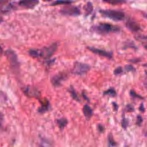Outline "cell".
I'll return each mask as SVG.
<instances>
[{
  "label": "cell",
  "instance_id": "1",
  "mask_svg": "<svg viewBox=\"0 0 147 147\" xmlns=\"http://www.w3.org/2000/svg\"><path fill=\"white\" fill-rule=\"evenodd\" d=\"M58 44L54 43L48 47H44L43 49H30L28 53L33 58H43L45 60L50 59L53 54L57 50Z\"/></svg>",
  "mask_w": 147,
  "mask_h": 147
},
{
  "label": "cell",
  "instance_id": "2",
  "mask_svg": "<svg viewBox=\"0 0 147 147\" xmlns=\"http://www.w3.org/2000/svg\"><path fill=\"white\" fill-rule=\"evenodd\" d=\"M92 31L100 35L108 34L110 33H116L120 30L118 26L112 25L108 23H100L97 25H94L91 28Z\"/></svg>",
  "mask_w": 147,
  "mask_h": 147
},
{
  "label": "cell",
  "instance_id": "3",
  "mask_svg": "<svg viewBox=\"0 0 147 147\" xmlns=\"http://www.w3.org/2000/svg\"><path fill=\"white\" fill-rule=\"evenodd\" d=\"M5 55H6L8 61L10 65L11 69L15 73H19V62L16 53L12 50L8 49L5 51Z\"/></svg>",
  "mask_w": 147,
  "mask_h": 147
},
{
  "label": "cell",
  "instance_id": "4",
  "mask_svg": "<svg viewBox=\"0 0 147 147\" xmlns=\"http://www.w3.org/2000/svg\"><path fill=\"white\" fill-rule=\"evenodd\" d=\"M100 13L101 14L102 16L114 21L124 20L125 18V14L121 11L106 9V10H100Z\"/></svg>",
  "mask_w": 147,
  "mask_h": 147
},
{
  "label": "cell",
  "instance_id": "5",
  "mask_svg": "<svg viewBox=\"0 0 147 147\" xmlns=\"http://www.w3.org/2000/svg\"><path fill=\"white\" fill-rule=\"evenodd\" d=\"M90 66L88 64L82 63L80 62H75L73 68L72 73L77 75H82L86 74L90 71Z\"/></svg>",
  "mask_w": 147,
  "mask_h": 147
},
{
  "label": "cell",
  "instance_id": "6",
  "mask_svg": "<svg viewBox=\"0 0 147 147\" xmlns=\"http://www.w3.org/2000/svg\"><path fill=\"white\" fill-rule=\"evenodd\" d=\"M23 92L28 97L35 98H39L40 97V95H41L37 88H36L35 87L30 86V85L25 87L23 89Z\"/></svg>",
  "mask_w": 147,
  "mask_h": 147
},
{
  "label": "cell",
  "instance_id": "7",
  "mask_svg": "<svg viewBox=\"0 0 147 147\" xmlns=\"http://www.w3.org/2000/svg\"><path fill=\"white\" fill-rule=\"evenodd\" d=\"M61 13L63 15H68V16H79L81 14L80 8L77 7H67L63 8L61 10Z\"/></svg>",
  "mask_w": 147,
  "mask_h": 147
},
{
  "label": "cell",
  "instance_id": "8",
  "mask_svg": "<svg viewBox=\"0 0 147 147\" xmlns=\"http://www.w3.org/2000/svg\"><path fill=\"white\" fill-rule=\"evenodd\" d=\"M39 4V0H20L17 5L23 9H33Z\"/></svg>",
  "mask_w": 147,
  "mask_h": 147
},
{
  "label": "cell",
  "instance_id": "9",
  "mask_svg": "<svg viewBox=\"0 0 147 147\" xmlns=\"http://www.w3.org/2000/svg\"><path fill=\"white\" fill-rule=\"evenodd\" d=\"M88 49L90 52L94 53V54H97L98 55L101 56V57H106V58L108 59H111L113 57V53H110V52H108L104 50H101V49H98L93 47H88Z\"/></svg>",
  "mask_w": 147,
  "mask_h": 147
},
{
  "label": "cell",
  "instance_id": "10",
  "mask_svg": "<svg viewBox=\"0 0 147 147\" xmlns=\"http://www.w3.org/2000/svg\"><path fill=\"white\" fill-rule=\"evenodd\" d=\"M66 74H65L64 73H60L59 74H57V75L53 77V78H52L51 80L52 84H53V86L55 87H60L62 85V82L66 80Z\"/></svg>",
  "mask_w": 147,
  "mask_h": 147
},
{
  "label": "cell",
  "instance_id": "11",
  "mask_svg": "<svg viewBox=\"0 0 147 147\" xmlns=\"http://www.w3.org/2000/svg\"><path fill=\"white\" fill-rule=\"evenodd\" d=\"M126 27L133 33H137L141 30L140 25L133 19H128L126 22Z\"/></svg>",
  "mask_w": 147,
  "mask_h": 147
},
{
  "label": "cell",
  "instance_id": "12",
  "mask_svg": "<svg viewBox=\"0 0 147 147\" xmlns=\"http://www.w3.org/2000/svg\"><path fill=\"white\" fill-rule=\"evenodd\" d=\"M82 112H83V114L85 116V117L86 118L87 120H90V118L93 116V110H92L91 108L88 105H85L82 108Z\"/></svg>",
  "mask_w": 147,
  "mask_h": 147
},
{
  "label": "cell",
  "instance_id": "13",
  "mask_svg": "<svg viewBox=\"0 0 147 147\" xmlns=\"http://www.w3.org/2000/svg\"><path fill=\"white\" fill-rule=\"evenodd\" d=\"M42 106L38 108V112L40 113H44L50 109V104L49 101L45 99V101H41Z\"/></svg>",
  "mask_w": 147,
  "mask_h": 147
},
{
  "label": "cell",
  "instance_id": "14",
  "mask_svg": "<svg viewBox=\"0 0 147 147\" xmlns=\"http://www.w3.org/2000/svg\"><path fill=\"white\" fill-rule=\"evenodd\" d=\"M73 2V0H56L51 4V6L57 5H70Z\"/></svg>",
  "mask_w": 147,
  "mask_h": 147
},
{
  "label": "cell",
  "instance_id": "15",
  "mask_svg": "<svg viewBox=\"0 0 147 147\" xmlns=\"http://www.w3.org/2000/svg\"><path fill=\"white\" fill-rule=\"evenodd\" d=\"M56 123H57V126H58V127L60 128V129L63 130L67 126L68 121L66 118H62L57 119V121H56Z\"/></svg>",
  "mask_w": 147,
  "mask_h": 147
},
{
  "label": "cell",
  "instance_id": "16",
  "mask_svg": "<svg viewBox=\"0 0 147 147\" xmlns=\"http://www.w3.org/2000/svg\"><path fill=\"white\" fill-rule=\"evenodd\" d=\"M68 91H69V93H71V97H72L74 99V100H77V101H78V102H80L79 98H78V94H77L76 91H75V89H74L73 87L71 86V88H70L69 89H68Z\"/></svg>",
  "mask_w": 147,
  "mask_h": 147
},
{
  "label": "cell",
  "instance_id": "17",
  "mask_svg": "<svg viewBox=\"0 0 147 147\" xmlns=\"http://www.w3.org/2000/svg\"><path fill=\"white\" fill-rule=\"evenodd\" d=\"M84 9H85V15H86V16H88V15H90V14L93 12V5H92V3H90V2H88V3H87V5L84 7Z\"/></svg>",
  "mask_w": 147,
  "mask_h": 147
},
{
  "label": "cell",
  "instance_id": "18",
  "mask_svg": "<svg viewBox=\"0 0 147 147\" xmlns=\"http://www.w3.org/2000/svg\"><path fill=\"white\" fill-rule=\"evenodd\" d=\"M103 2H107V3L110 4V5H121V4L125 3L126 1V0H103Z\"/></svg>",
  "mask_w": 147,
  "mask_h": 147
},
{
  "label": "cell",
  "instance_id": "19",
  "mask_svg": "<svg viewBox=\"0 0 147 147\" xmlns=\"http://www.w3.org/2000/svg\"><path fill=\"white\" fill-rule=\"evenodd\" d=\"M103 94L108 95V96H112V97H115V96H116V90H115V89H113V88H110V89H108V90L103 92Z\"/></svg>",
  "mask_w": 147,
  "mask_h": 147
},
{
  "label": "cell",
  "instance_id": "20",
  "mask_svg": "<svg viewBox=\"0 0 147 147\" xmlns=\"http://www.w3.org/2000/svg\"><path fill=\"white\" fill-rule=\"evenodd\" d=\"M108 141L109 146H115L117 145V144L116 143V141H115L114 138H113V137L112 136L111 134L109 135L108 138Z\"/></svg>",
  "mask_w": 147,
  "mask_h": 147
},
{
  "label": "cell",
  "instance_id": "21",
  "mask_svg": "<svg viewBox=\"0 0 147 147\" xmlns=\"http://www.w3.org/2000/svg\"><path fill=\"white\" fill-rule=\"evenodd\" d=\"M130 95H131V96L132 98H138V99H144V98L142 97L141 96H140V95L137 94L136 93L134 90H131V91H130Z\"/></svg>",
  "mask_w": 147,
  "mask_h": 147
},
{
  "label": "cell",
  "instance_id": "22",
  "mask_svg": "<svg viewBox=\"0 0 147 147\" xmlns=\"http://www.w3.org/2000/svg\"><path fill=\"white\" fill-rule=\"evenodd\" d=\"M122 73H123V68L121 66H118V68H116V69L114 70V71H113V73H114V75H120V74H121Z\"/></svg>",
  "mask_w": 147,
  "mask_h": 147
},
{
  "label": "cell",
  "instance_id": "23",
  "mask_svg": "<svg viewBox=\"0 0 147 147\" xmlns=\"http://www.w3.org/2000/svg\"><path fill=\"white\" fill-rule=\"evenodd\" d=\"M121 126H122V127L124 129H126L128 126V120L126 118H124L122 120V122H121Z\"/></svg>",
  "mask_w": 147,
  "mask_h": 147
},
{
  "label": "cell",
  "instance_id": "24",
  "mask_svg": "<svg viewBox=\"0 0 147 147\" xmlns=\"http://www.w3.org/2000/svg\"><path fill=\"white\" fill-rule=\"evenodd\" d=\"M124 70H125V71H126V72H134V71H136V69L134 68V67L131 65H126V66H125Z\"/></svg>",
  "mask_w": 147,
  "mask_h": 147
},
{
  "label": "cell",
  "instance_id": "25",
  "mask_svg": "<svg viewBox=\"0 0 147 147\" xmlns=\"http://www.w3.org/2000/svg\"><path fill=\"white\" fill-rule=\"evenodd\" d=\"M143 122V118L142 117H141V116H139L138 115V116H137V119H136V124L138 126H141V124H142Z\"/></svg>",
  "mask_w": 147,
  "mask_h": 147
},
{
  "label": "cell",
  "instance_id": "26",
  "mask_svg": "<svg viewBox=\"0 0 147 147\" xmlns=\"http://www.w3.org/2000/svg\"><path fill=\"white\" fill-rule=\"evenodd\" d=\"M126 110L128 112H132L134 110V108L132 106H131V105H128V106H126Z\"/></svg>",
  "mask_w": 147,
  "mask_h": 147
},
{
  "label": "cell",
  "instance_id": "27",
  "mask_svg": "<svg viewBox=\"0 0 147 147\" xmlns=\"http://www.w3.org/2000/svg\"><path fill=\"white\" fill-rule=\"evenodd\" d=\"M98 131H100V133L104 132V127H103V126H102L101 124H99V125L98 126Z\"/></svg>",
  "mask_w": 147,
  "mask_h": 147
},
{
  "label": "cell",
  "instance_id": "28",
  "mask_svg": "<svg viewBox=\"0 0 147 147\" xmlns=\"http://www.w3.org/2000/svg\"><path fill=\"white\" fill-rule=\"evenodd\" d=\"M139 110L141 112H142V113H144V111H145V108H144V103H141V105H140V107H139Z\"/></svg>",
  "mask_w": 147,
  "mask_h": 147
},
{
  "label": "cell",
  "instance_id": "29",
  "mask_svg": "<svg viewBox=\"0 0 147 147\" xmlns=\"http://www.w3.org/2000/svg\"><path fill=\"white\" fill-rule=\"evenodd\" d=\"M2 54H3V49H2V47H1V45H0V58H1V57H2Z\"/></svg>",
  "mask_w": 147,
  "mask_h": 147
},
{
  "label": "cell",
  "instance_id": "30",
  "mask_svg": "<svg viewBox=\"0 0 147 147\" xmlns=\"http://www.w3.org/2000/svg\"><path fill=\"white\" fill-rule=\"evenodd\" d=\"M145 73H146V80L145 82H144V85H145L146 88H147V71H146Z\"/></svg>",
  "mask_w": 147,
  "mask_h": 147
},
{
  "label": "cell",
  "instance_id": "31",
  "mask_svg": "<svg viewBox=\"0 0 147 147\" xmlns=\"http://www.w3.org/2000/svg\"><path fill=\"white\" fill-rule=\"evenodd\" d=\"M113 106H115V107H114L115 110H117V109H118V105L116 104V103H113Z\"/></svg>",
  "mask_w": 147,
  "mask_h": 147
},
{
  "label": "cell",
  "instance_id": "32",
  "mask_svg": "<svg viewBox=\"0 0 147 147\" xmlns=\"http://www.w3.org/2000/svg\"><path fill=\"white\" fill-rule=\"evenodd\" d=\"M144 17H145L146 19H147V13L144 14Z\"/></svg>",
  "mask_w": 147,
  "mask_h": 147
},
{
  "label": "cell",
  "instance_id": "33",
  "mask_svg": "<svg viewBox=\"0 0 147 147\" xmlns=\"http://www.w3.org/2000/svg\"><path fill=\"white\" fill-rule=\"evenodd\" d=\"M144 47H145V48L146 49V50H147V43H146L145 45H144Z\"/></svg>",
  "mask_w": 147,
  "mask_h": 147
},
{
  "label": "cell",
  "instance_id": "34",
  "mask_svg": "<svg viewBox=\"0 0 147 147\" xmlns=\"http://www.w3.org/2000/svg\"><path fill=\"white\" fill-rule=\"evenodd\" d=\"M2 22H3V19H2V18H0V24L2 23Z\"/></svg>",
  "mask_w": 147,
  "mask_h": 147
},
{
  "label": "cell",
  "instance_id": "35",
  "mask_svg": "<svg viewBox=\"0 0 147 147\" xmlns=\"http://www.w3.org/2000/svg\"><path fill=\"white\" fill-rule=\"evenodd\" d=\"M144 65V67H146V68H147V63H146L144 64V65Z\"/></svg>",
  "mask_w": 147,
  "mask_h": 147
},
{
  "label": "cell",
  "instance_id": "36",
  "mask_svg": "<svg viewBox=\"0 0 147 147\" xmlns=\"http://www.w3.org/2000/svg\"><path fill=\"white\" fill-rule=\"evenodd\" d=\"M43 1H45V2H50L51 0H43Z\"/></svg>",
  "mask_w": 147,
  "mask_h": 147
},
{
  "label": "cell",
  "instance_id": "37",
  "mask_svg": "<svg viewBox=\"0 0 147 147\" xmlns=\"http://www.w3.org/2000/svg\"><path fill=\"white\" fill-rule=\"evenodd\" d=\"M145 136H146L147 137V131H146V134H145Z\"/></svg>",
  "mask_w": 147,
  "mask_h": 147
}]
</instances>
